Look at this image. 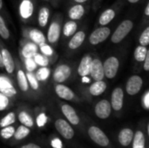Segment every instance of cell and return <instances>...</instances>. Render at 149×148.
<instances>
[{"mask_svg": "<svg viewBox=\"0 0 149 148\" xmlns=\"http://www.w3.org/2000/svg\"><path fill=\"white\" fill-rule=\"evenodd\" d=\"M134 28V22L130 19H126L122 21L116 30L113 31V35L111 36V41L113 44L120 43L133 30Z\"/></svg>", "mask_w": 149, "mask_h": 148, "instance_id": "cell-1", "label": "cell"}, {"mask_svg": "<svg viewBox=\"0 0 149 148\" xmlns=\"http://www.w3.org/2000/svg\"><path fill=\"white\" fill-rule=\"evenodd\" d=\"M120 68V60L115 56H111L107 58L105 62H103L104 75L107 79H113L116 77Z\"/></svg>", "mask_w": 149, "mask_h": 148, "instance_id": "cell-2", "label": "cell"}, {"mask_svg": "<svg viewBox=\"0 0 149 148\" xmlns=\"http://www.w3.org/2000/svg\"><path fill=\"white\" fill-rule=\"evenodd\" d=\"M111 34V29L107 26H100L95 29L89 36V43L92 45H97L106 41Z\"/></svg>", "mask_w": 149, "mask_h": 148, "instance_id": "cell-3", "label": "cell"}, {"mask_svg": "<svg viewBox=\"0 0 149 148\" xmlns=\"http://www.w3.org/2000/svg\"><path fill=\"white\" fill-rule=\"evenodd\" d=\"M61 29V22L58 18L54 19L51 23L47 31V40L51 44H55L58 43L60 38Z\"/></svg>", "mask_w": 149, "mask_h": 148, "instance_id": "cell-4", "label": "cell"}, {"mask_svg": "<svg viewBox=\"0 0 149 148\" xmlns=\"http://www.w3.org/2000/svg\"><path fill=\"white\" fill-rule=\"evenodd\" d=\"M71 74H72L71 67L66 64H60L53 71L52 78L56 83L60 84L66 81L70 78Z\"/></svg>", "mask_w": 149, "mask_h": 148, "instance_id": "cell-5", "label": "cell"}, {"mask_svg": "<svg viewBox=\"0 0 149 148\" xmlns=\"http://www.w3.org/2000/svg\"><path fill=\"white\" fill-rule=\"evenodd\" d=\"M143 85V79L139 75H132L127 81L126 91L127 94L134 96L140 92Z\"/></svg>", "mask_w": 149, "mask_h": 148, "instance_id": "cell-6", "label": "cell"}, {"mask_svg": "<svg viewBox=\"0 0 149 148\" xmlns=\"http://www.w3.org/2000/svg\"><path fill=\"white\" fill-rule=\"evenodd\" d=\"M88 134L92 140L100 145V147H107L109 144V140L107 136L97 126H91L88 130Z\"/></svg>", "mask_w": 149, "mask_h": 148, "instance_id": "cell-7", "label": "cell"}, {"mask_svg": "<svg viewBox=\"0 0 149 148\" xmlns=\"http://www.w3.org/2000/svg\"><path fill=\"white\" fill-rule=\"evenodd\" d=\"M90 76L92 77L93 81L103 80V79L105 78L104 69H103V62L100 58H93L91 71H90Z\"/></svg>", "mask_w": 149, "mask_h": 148, "instance_id": "cell-8", "label": "cell"}, {"mask_svg": "<svg viewBox=\"0 0 149 148\" xmlns=\"http://www.w3.org/2000/svg\"><path fill=\"white\" fill-rule=\"evenodd\" d=\"M124 92L120 87H116L113 90L111 95V106L114 111H120L123 107Z\"/></svg>", "mask_w": 149, "mask_h": 148, "instance_id": "cell-9", "label": "cell"}, {"mask_svg": "<svg viewBox=\"0 0 149 148\" xmlns=\"http://www.w3.org/2000/svg\"><path fill=\"white\" fill-rule=\"evenodd\" d=\"M94 111H95V114L97 115V117H99L100 119L105 120L110 116L112 106L108 100L102 99L96 104Z\"/></svg>", "mask_w": 149, "mask_h": 148, "instance_id": "cell-10", "label": "cell"}, {"mask_svg": "<svg viewBox=\"0 0 149 148\" xmlns=\"http://www.w3.org/2000/svg\"><path fill=\"white\" fill-rule=\"evenodd\" d=\"M55 127L58 132L66 140H71L74 136V131L65 120L58 119L55 122Z\"/></svg>", "mask_w": 149, "mask_h": 148, "instance_id": "cell-11", "label": "cell"}, {"mask_svg": "<svg viewBox=\"0 0 149 148\" xmlns=\"http://www.w3.org/2000/svg\"><path fill=\"white\" fill-rule=\"evenodd\" d=\"M1 51V56H2V61L3 65V68L7 72L8 74H12L15 71V63L14 59L10 54V52L2 45Z\"/></svg>", "mask_w": 149, "mask_h": 148, "instance_id": "cell-12", "label": "cell"}, {"mask_svg": "<svg viewBox=\"0 0 149 148\" xmlns=\"http://www.w3.org/2000/svg\"><path fill=\"white\" fill-rule=\"evenodd\" d=\"M92 61H93V58L91 55L87 54L85 55L78 66V74L80 77H87L90 75V71H91V66H92Z\"/></svg>", "mask_w": 149, "mask_h": 148, "instance_id": "cell-13", "label": "cell"}, {"mask_svg": "<svg viewBox=\"0 0 149 148\" xmlns=\"http://www.w3.org/2000/svg\"><path fill=\"white\" fill-rule=\"evenodd\" d=\"M34 5L31 0H22L19 4V14L22 19L28 20L33 14Z\"/></svg>", "mask_w": 149, "mask_h": 148, "instance_id": "cell-14", "label": "cell"}, {"mask_svg": "<svg viewBox=\"0 0 149 148\" xmlns=\"http://www.w3.org/2000/svg\"><path fill=\"white\" fill-rule=\"evenodd\" d=\"M86 32L84 31H76L70 38L68 43V48L70 50H76L79 48L86 39Z\"/></svg>", "mask_w": 149, "mask_h": 148, "instance_id": "cell-15", "label": "cell"}, {"mask_svg": "<svg viewBox=\"0 0 149 148\" xmlns=\"http://www.w3.org/2000/svg\"><path fill=\"white\" fill-rule=\"evenodd\" d=\"M55 92L60 99H65V100H72V99H73V98L75 96V94L72 89H70L68 86H66L65 85H62L61 83L56 85Z\"/></svg>", "mask_w": 149, "mask_h": 148, "instance_id": "cell-16", "label": "cell"}, {"mask_svg": "<svg viewBox=\"0 0 149 148\" xmlns=\"http://www.w3.org/2000/svg\"><path fill=\"white\" fill-rule=\"evenodd\" d=\"M86 12V8L82 3H76L72 5L68 10V17L71 20L77 21L80 20Z\"/></svg>", "mask_w": 149, "mask_h": 148, "instance_id": "cell-17", "label": "cell"}, {"mask_svg": "<svg viewBox=\"0 0 149 148\" xmlns=\"http://www.w3.org/2000/svg\"><path fill=\"white\" fill-rule=\"evenodd\" d=\"M61 111L70 123H72V125H78L79 123V118L77 113L70 105H63L61 107Z\"/></svg>", "mask_w": 149, "mask_h": 148, "instance_id": "cell-18", "label": "cell"}, {"mask_svg": "<svg viewBox=\"0 0 149 148\" xmlns=\"http://www.w3.org/2000/svg\"><path fill=\"white\" fill-rule=\"evenodd\" d=\"M115 16H116V11L113 8L107 9L100 14L98 23L100 26H107L108 24L112 22V20L115 17Z\"/></svg>", "mask_w": 149, "mask_h": 148, "instance_id": "cell-19", "label": "cell"}, {"mask_svg": "<svg viewBox=\"0 0 149 148\" xmlns=\"http://www.w3.org/2000/svg\"><path fill=\"white\" fill-rule=\"evenodd\" d=\"M107 88V85L104 80L94 81L89 87V92L93 96H100L101 95Z\"/></svg>", "mask_w": 149, "mask_h": 148, "instance_id": "cell-20", "label": "cell"}, {"mask_svg": "<svg viewBox=\"0 0 149 148\" xmlns=\"http://www.w3.org/2000/svg\"><path fill=\"white\" fill-rule=\"evenodd\" d=\"M29 38L31 42H33L34 44H36L38 46L43 43L46 42V38L45 36V34L35 28H32L31 30H30L29 31Z\"/></svg>", "mask_w": 149, "mask_h": 148, "instance_id": "cell-21", "label": "cell"}, {"mask_svg": "<svg viewBox=\"0 0 149 148\" xmlns=\"http://www.w3.org/2000/svg\"><path fill=\"white\" fill-rule=\"evenodd\" d=\"M77 29H78V24L75 21L73 20H68L66 21L62 29H61V31L64 35V37L65 38H71L76 31H77Z\"/></svg>", "mask_w": 149, "mask_h": 148, "instance_id": "cell-22", "label": "cell"}, {"mask_svg": "<svg viewBox=\"0 0 149 148\" xmlns=\"http://www.w3.org/2000/svg\"><path fill=\"white\" fill-rule=\"evenodd\" d=\"M38 45L36 44H34L33 42L30 41L27 42L22 48V55L24 58H33L36 53L38 52Z\"/></svg>", "mask_w": 149, "mask_h": 148, "instance_id": "cell-23", "label": "cell"}, {"mask_svg": "<svg viewBox=\"0 0 149 148\" xmlns=\"http://www.w3.org/2000/svg\"><path fill=\"white\" fill-rule=\"evenodd\" d=\"M133 138H134V133L131 129L128 128H125L121 130L119 134V141L124 147L129 146L133 140Z\"/></svg>", "mask_w": 149, "mask_h": 148, "instance_id": "cell-24", "label": "cell"}, {"mask_svg": "<svg viewBox=\"0 0 149 148\" xmlns=\"http://www.w3.org/2000/svg\"><path fill=\"white\" fill-rule=\"evenodd\" d=\"M49 17H50V10L46 6H43L39 9L38 10V22L40 27L45 28L49 21Z\"/></svg>", "mask_w": 149, "mask_h": 148, "instance_id": "cell-25", "label": "cell"}, {"mask_svg": "<svg viewBox=\"0 0 149 148\" xmlns=\"http://www.w3.org/2000/svg\"><path fill=\"white\" fill-rule=\"evenodd\" d=\"M17 79L18 83V86L22 92H27L29 89V84L27 81V78L25 75V72L22 69H18L17 74Z\"/></svg>", "mask_w": 149, "mask_h": 148, "instance_id": "cell-26", "label": "cell"}, {"mask_svg": "<svg viewBox=\"0 0 149 148\" xmlns=\"http://www.w3.org/2000/svg\"><path fill=\"white\" fill-rule=\"evenodd\" d=\"M0 92L6 97H11L16 93L13 86L5 80H0Z\"/></svg>", "mask_w": 149, "mask_h": 148, "instance_id": "cell-27", "label": "cell"}, {"mask_svg": "<svg viewBox=\"0 0 149 148\" xmlns=\"http://www.w3.org/2000/svg\"><path fill=\"white\" fill-rule=\"evenodd\" d=\"M148 49L147 48V46H143V45H138L135 50H134V59L139 62V63H141L144 61L145 59V57L147 55V52H148Z\"/></svg>", "mask_w": 149, "mask_h": 148, "instance_id": "cell-28", "label": "cell"}, {"mask_svg": "<svg viewBox=\"0 0 149 148\" xmlns=\"http://www.w3.org/2000/svg\"><path fill=\"white\" fill-rule=\"evenodd\" d=\"M51 75V70L47 66H40V68L38 69L35 76L38 79V81L45 82L49 79Z\"/></svg>", "mask_w": 149, "mask_h": 148, "instance_id": "cell-29", "label": "cell"}, {"mask_svg": "<svg viewBox=\"0 0 149 148\" xmlns=\"http://www.w3.org/2000/svg\"><path fill=\"white\" fill-rule=\"evenodd\" d=\"M18 120L19 121L25 126L27 127H31L33 126V120L31 119V117L26 113V112H21L18 114Z\"/></svg>", "mask_w": 149, "mask_h": 148, "instance_id": "cell-30", "label": "cell"}, {"mask_svg": "<svg viewBox=\"0 0 149 148\" xmlns=\"http://www.w3.org/2000/svg\"><path fill=\"white\" fill-rule=\"evenodd\" d=\"M33 59H34L35 63L37 64V65H39V66H47L50 62L48 57H46L45 55H44L42 53H38V52L36 53V55L33 57Z\"/></svg>", "mask_w": 149, "mask_h": 148, "instance_id": "cell-31", "label": "cell"}, {"mask_svg": "<svg viewBox=\"0 0 149 148\" xmlns=\"http://www.w3.org/2000/svg\"><path fill=\"white\" fill-rule=\"evenodd\" d=\"M26 75V78H27V81H28V84L33 89V90H38L39 88V84H38V81L35 76V74L33 72H27L25 73Z\"/></svg>", "mask_w": 149, "mask_h": 148, "instance_id": "cell-32", "label": "cell"}, {"mask_svg": "<svg viewBox=\"0 0 149 148\" xmlns=\"http://www.w3.org/2000/svg\"><path fill=\"white\" fill-rule=\"evenodd\" d=\"M134 144L133 147H144L145 146V137L142 132L138 131L134 137Z\"/></svg>", "mask_w": 149, "mask_h": 148, "instance_id": "cell-33", "label": "cell"}, {"mask_svg": "<svg viewBox=\"0 0 149 148\" xmlns=\"http://www.w3.org/2000/svg\"><path fill=\"white\" fill-rule=\"evenodd\" d=\"M30 133V130L27 126H20L17 130L14 133V136L17 140H23L25 138L28 134Z\"/></svg>", "mask_w": 149, "mask_h": 148, "instance_id": "cell-34", "label": "cell"}, {"mask_svg": "<svg viewBox=\"0 0 149 148\" xmlns=\"http://www.w3.org/2000/svg\"><path fill=\"white\" fill-rule=\"evenodd\" d=\"M0 36L3 39H8L10 38V31L1 15H0Z\"/></svg>", "mask_w": 149, "mask_h": 148, "instance_id": "cell-35", "label": "cell"}, {"mask_svg": "<svg viewBox=\"0 0 149 148\" xmlns=\"http://www.w3.org/2000/svg\"><path fill=\"white\" fill-rule=\"evenodd\" d=\"M15 114L14 113H8L4 118L2 119L1 122H0V126L2 127H5V126H10L12 123L15 122Z\"/></svg>", "mask_w": 149, "mask_h": 148, "instance_id": "cell-36", "label": "cell"}, {"mask_svg": "<svg viewBox=\"0 0 149 148\" xmlns=\"http://www.w3.org/2000/svg\"><path fill=\"white\" fill-rule=\"evenodd\" d=\"M139 43L141 45L143 46H148L149 44V27L147 26L146 29L141 32L140 38H139Z\"/></svg>", "mask_w": 149, "mask_h": 148, "instance_id": "cell-37", "label": "cell"}, {"mask_svg": "<svg viewBox=\"0 0 149 148\" xmlns=\"http://www.w3.org/2000/svg\"><path fill=\"white\" fill-rule=\"evenodd\" d=\"M38 48H39L41 53L44 54V55H45L46 57H51V56H52V54H53V50H52V48L49 44H47L46 42H45V43H43V44H39V45H38Z\"/></svg>", "mask_w": 149, "mask_h": 148, "instance_id": "cell-38", "label": "cell"}, {"mask_svg": "<svg viewBox=\"0 0 149 148\" xmlns=\"http://www.w3.org/2000/svg\"><path fill=\"white\" fill-rule=\"evenodd\" d=\"M14 133H15L14 127L8 126L3 128V130L1 131V136L4 139H10L14 135Z\"/></svg>", "mask_w": 149, "mask_h": 148, "instance_id": "cell-39", "label": "cell"}, {"mask_svg": "<svg viewBox=\"0 0 149 148\" xmlns=\"http://www.w3.org/2000/svg\"><path fill=\"white\" fill-rule=\"evenodd\" d=\"M24 64H25V68L28 72H33L34 70L37 67V64L35 63L33 58H24Z\"/></svg>", "mask_w": 149, "mask_h": 148, "instance_id": "cell-40", "label": "cell"}, {"mask_svg": "<svg viewBox=\"0 0 149 148\" xmlns=\"http://www.w3.org/2000/svg\"><path fill=\"white\" fill-rule=\"evenodd\" d=\"M46 120H47V117L45 113H41L38 118H37V124H38V126L39 127H42L45 125L46 123Z\"/></svg>", "mask_w": 149, "mask_h": 148, "instance_id": "cell-41", "label": "cell"}, {"mask_svg": "<svg viewBox=\"0 0 149 148\" xmlns=\"http://www.w3.org/2000/svg\"><path fill=\"white\" fill-rule=\"evenodd\" d=\"M8 106V99L5 95L0 93V111L6 108Z\"/></svg>", "mask_w": 149, "mask_h": 148, "instance_id": "cell-42", "label": "cell"}, {"mask_svg": "<svg viewBox=\"0 0 149 148\" xmlns=\"http://www.w3.org/2000/svg\"><path fill=\"white\" fill-rule=\"evenodd\" d=\"M142 105L145 107V109H148L149 108V92L147 91L145 92V94L143 95L142 98Z\"/></svg>", "mask_w": 149, "mask_h": 148, "instance_id": "cell-43", "label": "cell"}, {"mask_svg": "<svg viewBox=\"0 0 149 148\" xmlns=\"http://www.w3.org/2000/svg\"><path fill=\"white\" fill-rule=\"evenodd\" d=\"M144 65H143V69L146 71V72H148L149 71V50L147 52V55L145 57V59H144Z\"/></svg>", "mask_w": 149, "mask_h": 148, "instance_id": "cell-44", "label": "cell"}, {"mask_svg": "<svg viewBox=\"0 0 149 148\" xmlns=\"http://www.w3.org/2000/svg\"><path fill=\"white\" fill-rule=\"evenodd\" d=\"M52 146L54 148H62V142L59 139H54L52 141Z\"/></svg>", "mask_w": 149, "mask_h": 148, "instance_id": "cell-45", "label": "cell"}, {"mask_svg": "<svg viewBox=\"0 0 149 148\" xmlns=\"http://www.w3.org/2000/svg\"><path fill=\"white\" fill-rule=\"evenodd\" d=\"M21 148H41L40 147H38V145H36V144H32V143H31V144H28V145H25V146H23Z\"/></svg>", "mask_w": 149, "mask_h": 148, "instance_id": "cell-46", "label": "cell"}, {"mask_svg": "<svg viewBox=\"0 0 149 148\" xmlns=\"http://www.w3.org/2000/svg\"><path fill=\"white\" fill-rule=\"evenodd\" d=\"M144 13H145V16L146 17H148L149 16V3H148L146 7H145V10H144Z\"/></svg>", "mask_w": 149, "mask_h": 148, "instance_id": "cell-47", "label": "cell"}, {"mask_svg": "<svg viewBox=\"0 0 149 148\" xmlns=\"http://www.w3.org/2000/svg\"><path fill=\"white\" fill-rule=\"evenodd\" d=\"M72 1L76 3H84L87 2L88 0H72Z\"/></svg>", "mask_w": 149, "mask_h": 148, "instance_id": "cell-48", "label": "cell"}, {"mask_svg": "<svg viewBox=\"0 0 149 148\" xmlns=\"http://www.w3.org/2000/svg\"><path fill=\"white\" fill-rule=\"evenodd\" d=\"M0 68H3V61H2V56H1V51H0Z\"/></svg>", "mask_w": 149, "mask_h": 148, "instance_id": "cell-49", "label": "cell"}, {"mask_svg": "<svg viewBox=\"0 0 149 148\" xmlns=\"http://www.w3.org/2000/svg\"><path fill=\"white\" fill-rule=\"evenodd\" d=\"M139 1H141V0H127V2L130 3H138Z\"/></svg>", "mask_w": 149, "mask_h": 148, "instance_id": "cell-50", "label": "cell"}, {"mask_svg": "<svg viewBox=\"0 0 149 148\" xmlns=\"http://www.w3.org/2000/svg\"><path fill=\"white\" fill-rule=\"evenodd\" d=\"M3 8V0H0V10H2Z\"/></svg>", "mask_w": 149, "mask_h": 148, "instance_id": "cell-51", "label": "cell"}, {"mask_svg": "<svg viewBox=\"0 0 149 148\" xmlns=\"http://www.w3.org/2000/svg\"><path fill=\"white\" fill-rule=\"evenodd\" d=\"M133 148H145V147H133Z\"/></svg>", "mask_w": 149, "mask_h": 148, "instance_id": "cell-52", "label": "cell"}, {"mask_svg": "<svg viewBox=\"0 0 149 148\" xmlns=\"http://www.w3.org/2000/svg\"><path fill=\"white\" fill-rule=\"evenodd\" d=\"M44 1H49V0H44Z\"/></svg>", "mask_w": 149, "mask_h": 148, "instance_id": "cell-53", "label": "cell"}]
</instances>
